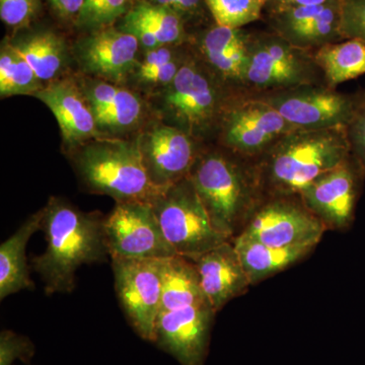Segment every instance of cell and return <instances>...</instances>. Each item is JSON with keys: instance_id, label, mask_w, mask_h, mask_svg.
<instances>
[{"instance_id": "1", "label": "cell", "mask_w": 365, "mask_h": 365, "mask_svg": "<svg viewBox=\"0 0 365 365\" xmlns=\"http://www.w3.org/2000/svg\"><path fill=\"white\" fill-rule=\"evenodd\" d=\"M41 230L47 248L32 260L33 269L44 283L46 294H71L76 273L86 264L110 258L106 245L104 220L100 212H83L58 197L46 204Z\"/></svg>"}, {"instance_id": "2", "label": "cell", "mask_w": 365, "mask_h": 365, "mask_svg": "<svg viewBox=\"0 0 365 365\" xmlns=\"http://www.w3.org/2000/svg\"><path fill=\"white\" fill-rule=\"evenodd\" d=\"M347 127L294 130L263 153L254 170L260 192L270 197L299 195L300 190L351 157Z\"/></svg>"}, {"instance_id": "3", "label": "cell", "mask_w": 365, "mask_h": 365, "mask_svg": "<svg viewBox=\"0 0 365 365\" xmlns=\"http://www.w3.org/2000/svg\"><path fill=\"white\" fill-rule=\"evenodd\" d=\"M71 153L76 174L91 193L112 197L117 203L153 204L167 190L151 181L138 139L98 137Z\"/></svg>"}, {"instance_id": "4", "label": "cell", "mask_w": 365, "mask_h": 365, "mask_svg": "<svg viewBox=\"0 0 365 365\" xmlns=\"http://www.w3.org/2000/svg\"><path fill=\"white\" fill-rule=\"evenodd\" d=\"M216 232L232 241L258 206L254 170L218 151L199 155L189 174Z\"/></svg>"}, {"instance_id": "5", "label": "cell", "mask_w": 365, "mask_h": 365, "mask_svg": "<svg viewBox=\"0 0 365 365\" xmlns=\"http://www.w3.org/2000/svg\"><path fill=\"white\" fill-rule=\"evenodd\" d=\"M319 76L323 74L311 51L295 47L275 33L250 36L244 81L249 95L319 85Z\"/></svg>"}, {"instance_id": "6", "label": "cell", "mask_w": 365, "mask_h": 365, "mask_svg": "<svg viewBox=\"0 0 365 365\" xmlns=\"http://www.w3.org/2000/svg\"><path fill=\"white\" fill-rule=\"evenodd\" d=\"M151 206L163 235L180 256L195 260L230 241L213 227L189 176L169 187Z\"/></svg>"}, {"instance_id": "7", "label": "cell", "mask_w": 365, "mask_h": 365, "mask_svg": "<svg viewBox=\"0 0 365 365\" xmlns=\"http://www.w3.org/2000/svg\"><path fill=\"white\" fill-rule=\"evenodd\" d=\"M216 78L197 60H185L176 78L163 91V109L173 126L195 139L220 122L227 103Z\"/></svg>"}, {"instance_id": "8", "label": "cell", "mask_w": 365, "mask_h": 365, "mask_svg": "<svg viewBox=\"0 0 365 365\" xmlns=\"http://www.w3.org/2000/svg\"><path fill=\"white\" fill-rule=\"evenodd\" d=\"M167 259H111L120 306L137 335L151 343L162 304Z\"/></svg>"}, {"instance_id": "9", "label": "cell", "mask_w": 365, "mask_h": 365, "mask_svg": "<svg viewBox=\"0 0 365 365\" xmlns=\"http://www.w3.org/2000/svg\"><path fill=\"white\" fill-rule=\"evenodd\" d=\"M256 97L273 107L297 130L347 127L357 105V97L321 85L300 86Z\"/></svg>"}, {"instance_id": "10", "label": "cell", "mask_w": 365, "mask_h": 365, "mask_svg": "<svg viewBox=\"0 0 365 365\" xmlns=\"http://www.w3.org/2000/svg\"><path fill=\"white\" fill-rule=\"evenodd\" d=\"M104 232L110 259H167L177 255L151 204L116 203L105 216Z\"/></svg>"}, {"instance_id": "11", "label": "cell", "mask_w": 365, "mask_h": 365, "mask_svg": "<svg viewBox=\"0 0 365 365\" xmlns=\"http://www.w3.org/2000/svg\"><path fill=\"white\" fill-rule=\"evenodd\" d=\"M326 230L299 197L281 196L258 204L239 235L268 246L294 247L318 245Z\"/></svg>"}, {"instance_id": "12", "label": "cell", "mask_w": 365, "mask_h": 365, "mask_svg": "<svg viewBox=\"0 0 365 365\" xmlns=\"http://www.w3.org/2000/svg\"><path fill=\"white\" fill-rule=\"evenodd\" d=\"M218 124L223 144L242 157L263 155L281 137L297 130L265 101L251 95L227 104Z\"/></svg>"}, {"instance_id": "13", "label": "cell", "mask_w": 365, "mask_h": 365, "mask_svg": "<svg viewBox=\"0 0 365 365\" xmlns=\"http://www.w3.org/2000/svg\"><path fill=\"white\" fill-rule=\"evenodd\" d=\"M215 314L208 302L163 312L155 322L153 343L181 365H205Z\"/></svg>"}, {"instance_id": "14", "label": "cell", "mask_w": 365, "mask_h": 365, "mask_svg": "<svg viewBox=\"0 0 365 365\" xmlns=\"http://www.w3.org/2000/svg\"><path fill=\"white\" fill-rule=\"evenodd\" d=\"M360 170L364 168L351 155L342 165L300 190L297 196L327 230H344L352 222L359 195Z\"/></svg>"}, {"instance_id": "15", "label": "cell", "mask_w": 365, "mask_h": 365, "mask_svg": "<svg viewBox=\"0 0 365 365\" xmlns=\"http://www.w3.org/2000/svg\"><path fill=\"white\" fill-rule=\"evenodd\" d=\"M138 141L151 181L162 189L188 177L199 155L193 137L173 125H155Z\"/></svg>"}, {"instance_id": "16", "label": "cell", "mask_w": 365, "mask_h": 365, "mask_svg": "<svg viewBox=\"0 0 365 365\" xmlns=\"http://www.w3.org/2000/svg\"><path fill=\"white\" fill-rule=\"evenodd\" d=\"M138 40L121 29L93 31L76 47V56L83 71L108 83H124L138 64Z\"/></svg>"}, {"instance_id": "17", "label": "cell", "mask_w": 365, "mask_h": 365, "mask_svg": "<svg viewBox=\"0 0 365 365\" xmlns=\"http://www.w3.org/2000/svg\"><path fill=\"white\" fill-rule=\"evenodd\" d=\"M341 2L274 9V31L290 44L307 51L341 42L344 40L341 34Z\"/></svg>"}, {"instance_id": "18", "label": "cell", "mask_w": 365, "mask_h": 365, "mask_svg": "<svg viewBox=\"0 0 365 365\" xmlns=\"http://www.w3.org/2000/svg\"><path fill=\"white\" fill-rule=\"evenodd\" d=\"M56 118L69 151L100 137L95 115L83 88L72 79L53 81L34 95Z\"/></svg>"}, {"instance_id": "19", "label": "cell", "mask_w": 365, "mask_h": 365, "mask_svg": "<svg viewBox=\"0 0 365 365\" xmlns=\"http://www.w3.org/2000/svg\"><path fill=\"white\" fill-rule=\"evenodd\" d=\"M192 261L204 297L216 313L252 285L232 241L223 242Z\"/></svg>"}, {"instance_id": "20", "label": "cell", "mask_w": 365, "mask_h": 365, "mask_svg": "<svg viewBox=\"0 0 365 365\" xmlns=\"http://www.w3.org/2000/svg\"><path fill=\"white\" fill-rule=\"evenodd\" d=\"M250 36L242 29L215 25L201 38L204 61L220 81L244 86Z\"/></svg>"}, {"instance_id": "21", "label": "cell", "mask_w": 365, "mask_h": 365, "mask_svg": "<svg viewBox=\"0 0 365 365\" xmlns=\"http://www.w3.org/2000/svg\"><path fill=\"white\" fill-rule=\"evenodd\" d=\"M121 30L131 34L145 51L186 40L185 21L165 7L139 0L123 18Z\"/></svg>"}, {"instance_id": "22", "label": "cell", "mask_w": 365, "mask_h": 365, "mask_svg": "<svg viewBox=\"0 0 365 365\" xmlns=\"http://www.w3.org/2000/svg\"><path fill=\"white\" fill-rule=\"evenodd\" d=\"M43 208L31 215L14 235L0 246V299L24 289H33L26 248L29 240L41 230Z\"/></svg>"}, {"instance_id": "23", "label": "cell", "mask_w": 365, "mask_h": 365, "mask_svg": "<svg viewBox=\"0 0 365 365\" xmlns=\"http://www.w3.org/2000/svg\"><path fill=\"white\" fill-rule=\"evenodd\" d=\"M232 242L252 285L297 263L312 253L317 246L272 247L255 242L242 235H237Z\"/></svg>"}, {"instance_id": "24", "label": "cell", "mask_w": 365, "mask_h": 365, "mask_svg": "<svg viewBox=\"0 0 365 365\" xmlns=\"http://www.w3.org/2000/svg\"><path fill=\"white\" fill-rule=\"evenodd\" d=\"M314 61L329 88L365 74V42L348 39L323 46L313 52Z\"/></svg>"}, {"instance_id": "25", "label": "cell", "mask_w": 365, "mask_h": 365, "mask_svg": "<svg viewBox=\"0 0 365 365\" xmlns=\"http://www.w3.org/2000/svg\"><path fill=\"white\" fill-rule=\"evenodd\" d=\"M208 302L193 261L176 255L165 262L160 314Z\"/></svg>"}, {"instance_id": "26", "label": "cell", "mask_w": 365, "mask_h": 365, "mask_svg": "<svg viewBox=\"0 0 365 365\" xmlns=\"http://www.w3.org/2000/svg\"><path fill=\"white\" fill-rule=\"evenodd\" d=\"M11 46L32 67L42 83L55 81L66 66L68 54L66 43L55 33L34 34Z\"/></svg>"}, {"instance_id": "27", "label": "cell", "mask_w": 365, "mask_h": 365, "mask_svg": "<svg viewBox=\"0 0 365 365\" xmlns=\"http://www.w3.org/2000/svg\"><path fill=\"white\" fill-rule=\"evenodd\" d=\"M43 88L42 81L11 44H4L0 52V96L1 98L35 95Z\"/></svg>"}, {"instance_id": "28", "label": "cell", "mask_w": 365, "mask_h": 365, "mask_svg": "<svg viewBox=\"0 0 365 365\" xmlns=\"http://www.w3.org/2000/svg\"><path fill=\"white\" fill-rule=\"evenodd\" d=\"M143 100L133 91L118 86L109 107L96 117L98 130L123 132L135 126L143 116Z\"/></svg>"}, {"instance_id": "29", "label": "cell", "mask_w": 365, "mask_h": 365, "mask_svg": "<svg viewBox=\"0 0 365 365\" xmlns=\"http://www.w3.org/2000/svg\"><path fill=\"white\" fill-rule=\"evenodd\" d=\"M204 2L216 25L242 29L258 21L270 0H204Z\"/></svg>"}, {"instance_id": "30", "label": "cell", "mask_w": 365, "mask_h": 365, "mask_svg": "<svg viewBox=\"0 0 365 365\" xmlns=\"http://www.w3.org/2000/svg\"><path fill=\"white\" fill-rule=\"evenodd\" d=\"M139 0H85L78 25L85 28H107L126 16Z\"/></svg>"}, {"instance_id": "31", "label": "cell", "mask_w": 365, "mask_h": 365, "mask_svg": "<svg viewBox=\"0 0 365 365\" xmlns=\"http://www.w3.org/2000/svg\"><path fill=\"white\" fill-rule=\"evenodd\" d=\"M35 352V345L26 336L11 330L0 333V365H14L16 360L30 364Z\"/></svg>"}, {"instance_id": "32", "label": "cell", "mask_w": 365, "mask_h": 365, "mask_svg": "<svg viewBox=\"0 0 365 365\" xmlns=\"http://www.w3.org/2000/svg\"><path fill=\"white\" fill-rule=\"evenodd\" d=\"M40 0H0V18L6 26L21 29L32 23Z\"/></svg>"}, {"instance_id": "33", "label": "cell", "mask_w": 365, "mask_h": 365, "mask_svg": "<svg viewBox=\"0 0 365 365\" xmlns=\"http://www.w3.org/2000/svg\"><path fill=\"white\" fill-rule=\"evenodd\" d=\"M341 34L343 39L365 42V0H342Z\"/></svg>"}, {"instance_id": "34", "label": "cell", "mask_w": 365, "mask_h": 365, "mask_svg": "<svg viewBox=\"0 0 365 365\" xmlns=\"http://www.w3.org/2000/svg\"><path fill=\"white\" fill-rule=\"evenodd\" d=\"M347 134L352 155L365 170V93L357 97L356 109L348 124Z\"/></svg>"}, {"instance_id": "35", "label": "cell", "mask_w": 365, "mask_h": 365, "mask_svg": "<svg viewBox=\"0 0 365 365\" xmlns=\"http://www.w3.org/2000/svg\"><path fill=\"white\" fill-rule=\"evenodd\" d=\"M180 57L181 56H179V53L175 50V46H165V47L148 50V51H145L143 59L138 61L132 76L135 78H139V76L155 71L158 67L165 66Z\"/></svg>"}, {"instance_id": "36", "label": "cell", "mask_w": 365, "mask_h": 365, "mask_svg": "<svg viewBox=\"0 0 365 365\" xmlns=\"http://www.w3.org/2000/svg\"><path fill=\"white\" fill-rule=\"evenodd\" d=\"M150 4L165 7L174 11L184 21L200 16L205 6L204 0H146Z\"/></svg>"}, {"instance_id": "37", "label": "cell", "mask_w": 365, "mask_h": 365, "mask_svg": "<svg viewBox=\"0 0 365 365\" xmlns=\"http://www.w3.org/2000/svg\"><path fill=\"white\" fill-rule=\"evenodd\" d=\"M60 18L78 23L85 0H49Z\"/></svg>"}, {"instance_id": "38", "label": "cell", "mask_w": 365, "mask_h": 365, "mask_svg": "<svg viewBox=\"0 0 365 365\" xmlns=\"http://www.w3.org/2000/svg\"><path fill=\"white\" fill-rule=\"evenodd\" d=\"M334 0H270L274 9H287V7L321 6Z\"/></svg>"}]
</instances>
